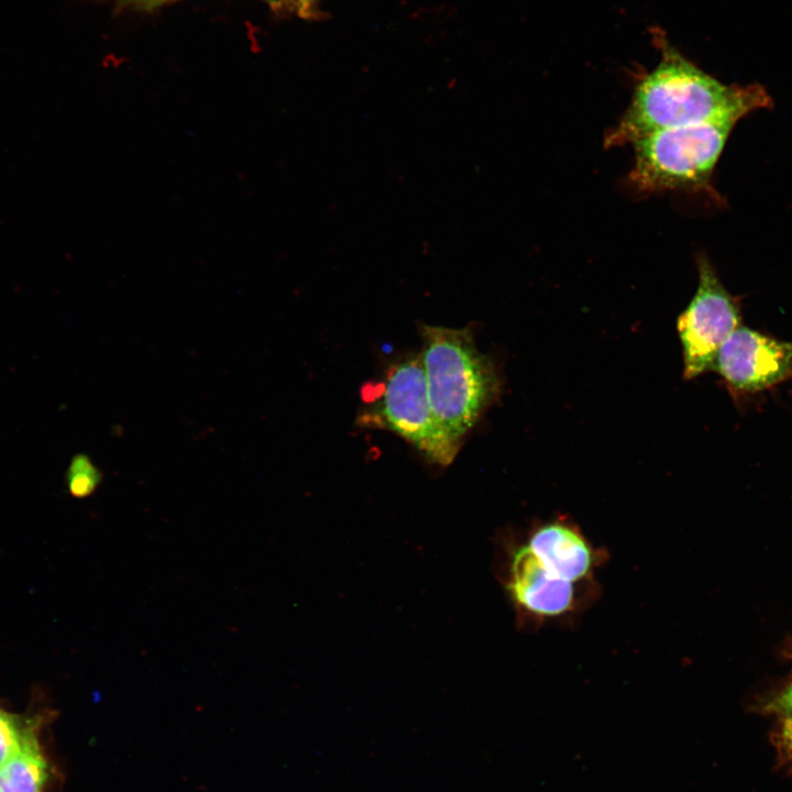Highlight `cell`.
<instances>
[{"instance_id":"9a60e30c","label":"cell","mask_w":792,"mask_h":792,"mask_svg":"<svg viewBox=\"0 0 792 792\" xmlns=\"http://www.w3.org/2000/svg\"><path fill=\"white\" fill-rule=\"evenodd\" d=\"M785 746L789 748V750L792 754V738L791 739H784Z\"/></svg>"},{"instance_id":"30bf717a","label":"cell","mask_w":792,"mask_h":792,"mask_svg":"<svg viewBox=\"0 0 792 792\" xmlns=\"http://www.w3.org/2000/svg\"><path fill=\"white\" fill-rule=\"evenodd\" d=\"M34 738L25 719L0 710V766Z\"/></svg>"},{"instance_id":"2e32d148","label":"cell","mask_w":792,"mask_h":792,"mask_svg":"<svg viewBox=\"0 0 792 792\" xmlns=\"http://www.w3.org/2000/svg\"><path fill=\"white\" fill-rule=\"evenodd\" d=\"M266 1H270V2H278V1H282V0H266ZM294 1H295V0H294Z\"/></svg>"},{"instance_id":"277c9868","label":"cell","mask_w":792,"mask_h":792,"mask_svg":"<svg viewBox=\"0 0 792 792\" xmlns=\"http://www.w3.org/2000/svg\"><path fill=\"white\" fill-rule=\"evenodd\" d=\"M365 389L361 426L395 432L433 463L447 466L454 460L462 442L435 416L420 354L393 364L382 382Z\"/></svg>"},{"instance_id":"8fae6325","label":"cell","mask_w":792,"mask_h":792,"mask_svg":"<svg viewBox=\"0 0 792 792\" xmlns=\"http://www.w3.org/2000/svg\"><path fill=\"white\" fill-rule=\"evenodd\" d=\"M101 481V473L85 454L75 455L67 469L66 482L70 494L82 498L92 494Z\"/></svg>"},{"instance_id":"7c38bea8","label":"cell","mask_w":792,"mask_h":792,"mask_svg":"<svg viewBox=\"0 0 792 792\" xmlns=\"http://www.w3.org/2000/svg\"><path fill=\"white\" fill-rule=\"evenodd\" d=\"M113 4L116 10L152 11L173 0H103Z\"/></svg>"},{"instance_id":"ba28073f","label":"cell","mask_w":792,"mask_h":792,"mask_svg":"<svg viewBox=\"0 0 792 792\" xmlns=\"http://www.w3.org/2000/svg\"><path fill=\"white\" fill-rule=\"evenodd\" d=\"M522 540L559 578L578 585H596L594 575L605 553L595 548L571 521L553 519L537 524Z\"/></svg>"},{"instance_id":"3957f363","label":"cell","mask_w":792,"mask_h":792,"mask_svg":"<svg viewBox=\"0 0 792 792\" xmlns=\"http://www.w3.org/2000/svg\"><path fill=\"white\" fill-rule=\"evenodd\" d=\"M736 122L719 119L636 140L630 184L642 194L706 188Z\"/></svg>"},{"instance_id":"5b68a950","label":"cell","mask_w":792,"mask_h":792,"mask_svg":"<svg viewBox=\"0 0 792 792\" xmlns=\"http://www.w3.org/2000/svg\"><path fill=\"white\" fill-rule=\"evenodd\" d=\"M697 272L695 295L678 318L684 377L689 380L712 370L717 351L740 326L737 300L721 283L704 255L697 257Z\"/></svg>"},{"instance_id":"6da1fadb","label":"cell","mask_w":792,"mask_h":792,"mask_svg":"<svg viewBox=\"0 0 792 792\" xmlns=\"http://www.w3.org/2000/svg\"><path fill=\"white\" fill-rule=\"evenodd\" d=\"M653 38L660 59L638 79L627 109L606 133V147L631 144L661 130L719 119L738 121L772 105L762 86L725 85L685 58L660 31Z\"/></svg>"},{"instance_id":"8992f818","label":"cell","mask_w":792,"mask_h":792,"mask_svg":"<svg viewBox=\"0 0 792 792\" xmlns=\"http://www.w3.org/2000/svg\"><path fill=\"white\" fill-rule=\"evenodd\" d=\"M503 583L520 620L531 625L580 613L593 586L568 582L550 572L522 539L505 544Z\"/></svg>"},{"instance_id":"7a4b0ae2","label":"cell","mask_w":792,"mask_h":792,"mask_svg":"<svg viewBox=\"0 0 792 792\" xmlns=\"http://www.w3.org/2000/svg\"><path fill=\"white\" fill-rule=\"evenodd\" d=\"M420 353L435 416L459 441L498 393L492 361L479 351L468 328L424 324Z\"/></svg>"},{"instance_id":"52a82bcc","label":"cell","mask_w":792,"mask_h":792,"mask_svg":"<svg viewBox=\"0 0 792 792\" xmlns=\"http://www.w3.org/2000/svg\"><path fill=\"white\" fill-rule=\"evenodd\" d=\"M712 370L733 395L765 391L792 375V342L739 326L717 351Z\"/></svg>"},{"instance_id":"4fadbf2b","label":"cell","mask_w":792,"mask_h":792,"mask_svg":"<svg viewBox=\"0 0 792 792\" xmlns=\"http://www.w3.org/2000/svg\"><path fill=\"white\" fill-rule=\"evenodd\" d=\"M781 707L785 714L783 738H792V683L781 698Z\"/></svg>"},{"instance_id":"9c48e42d","label":"cell","mask_w":792,"mask_h":792,"mask_svg":"<svg viewBox=\"0 0 792 792\" xmlns=\"http://www.w3.org/2000/svg\"><path fill=\"white\" fill-rule=\"evenodd\" d=\"M47 765L36 738L0 766V792H42Z\"/></svg>"},{"instance_id":"5bb4252c","label":"cell","mask_w":792,"mask_h":792,"mask_svg":"<svg viewBox=\"0 0 792 792\" xmlns=\"http://www.w3.org/2000/svg\"><path fill=\"white\" fill-rule=\"evenodd\" d=\"M300 11L308 12L312 0H295Z\"/></svg>"}]
</instances>
